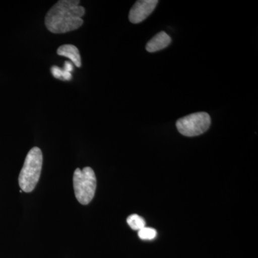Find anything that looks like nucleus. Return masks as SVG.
I'll return each mask as SVG.
<instances>
[{
	"instance_id": "2",
	"label": "nucleus",
	"mask_w": 258,
	"mask_h": 258,
	"mask_svg": "<svg viewBox=\"0 0 258 258\" xmlns=\"http://www.w3.org/2000/svg\"><path fill=\"white\" fill-rule=\"evenodd\" d=\"M42 166V153L40 148L30 149L25 158L23 167L19 175V185L22 191L31 192L40 179Z\"/></svg>"
},
{
	"instance_id": "8",
	"label": "nucleus",
	"mask_w": 258,
	"mask_h": 258,
	"mask_svg": "<svg viewBox=\"0 0 258 258\" xmlns=\"http://www.w3.org/2000/svg\"><path fill=\"white\" fill-rule=\"evenodd\" d=\"M127 223L130 226L131 228L134 230H140L146 227V222L144 218L138 215H130L127 218Z\"/></svg>"
},
{
	"instance_id": "4",
	"label": "nucleus",
	"mask_w": 258,
	"mask_h": 258,
	"mask_svg": "<svg viewBox=\"0 0 258 258\" xmlns=\"http://www.w3.org/2000/svg\"><path fill=\"white\" fill-rule=\"evenodd\" d=\"M211 125V118L208 113L198 112L180 118L176 128L185 137H197L206 132Z\"/></svg>"
},
{
	"instance_id": "3",
	"label": "nucleus",
	"mask_w": 258,
	"mask_h": 258,
	"mask_svg": "<svg viewBox=\"0 0 258 258\" xmlns=\"http://www.w3.org/2000/svg\"><path fill=\"white\" fill-rule=\"evenodd\" d=\"M75 196L81 205H88L93 198L96 189V177L91 167L82 170L76 169L74 174Z\"/></svg>"
},
{
	"instance_id": "5",
	"label": "nucleus",
	"mask_w": 258,
	"mask_h": 258,
	"mask_svg": "<svg viewBox=\"0 0 258 258\" xmlns=\"http://www.w3.org/2000/svg\"><path fill=\"white\" fill-rule=\"evenodd\" d=\"M158 3L157 0H139L136 2L129 12L128 18L131 23L138 24L143 22L155 10Z\"/></svg>"
},
{
	"instance_id": "1",
	"label": "nucleus",
	"mask_w": 258,
	"mask_h": 258,
	"mask_svg": "<svg viewBox=\"0 0 258 258\" xmlns=\"http://www.w3.org/2000/svg\"><path fill=\"white\" fill-rule=\"evenodd\" d=\"M79 0H60L47 13L45 26L52 33L62 34L74 31L82 26L86 13Z\"/></svg>"
},
{
	"instance_id": "7",
	"label": "nucleus",
	"mask_w": 258,
	"mask_h": 258,
	"mask_svg": "<svg viewBox=\"0 0 258 258\" xmlns=\"http://www.w3.org/2000/svg\"><path fill=\"white\" fill-rule=\"evenodd\" d=\"M57 55L68 57L78 68L81 67V57L79 49L74 45H63L58 47Z\"/></svg>"
},
{
	"instance_id": "6",
	"label": "nucleus",
	"mask_w": 258,
	"mask_h": 258,
	"mask_svg": "<svg viewBox=\"0 0 258 258\" xmlns=\"http://www.w3.org/2000/svg\"><path fill=\"white\" fill-rule=\"evenodd\" d=\"M171 42V39L169 35L165 32L161 31L148 42L146 49L149 52H157L169 46Z\"/></svg>"
},
{
	"instance_id": "11",
	"label": "nucleus",
	"mask_w": 258,
	"mask_h": 258,
	"mask_svg": "<svg viewBox=\"0 0 258 258\" xmlns=\"http://www.w3.org/2000/svg\"><path fill=\"white\" fill-rule=\"evenodd\" d=\"M64 71H67V72L71 73L74 71V66H73L72 62H69V61H66L64 64Z\"/></svg>"
},
{
	"instance_id": "10",
	"label": "nucleus",
	"mask_w": 258,
	"mask_h": 258,
	"mask_svg": "<svg viewBox=\"0 0 258 258\" xmlns=\"http://www.w3.org/2000/svg\"><path fill=\"white\" fill-rule=\"evenodd\" d=\"M50 71L51 74H52V76H53L55 79L62 80V70H61L60 68L56 66H53L51 68Z\"/></svg>"
},
{
	"instance_id": "9",
	"label": "nucleus",
	"mask_w": 258,
	"mask_h": 258,
	"mask_svg": "<svg viewBox=\"0 0 258 258\" xmlns=\"http://www.w3.org/2000/svg\"><path fill=\"white\" fill-rule=\"evenodd\" d=\"M138 235L142 240H152L157 237V232L152 227H144L142 230H139Z\"/></svg>"
}]
</instances>
